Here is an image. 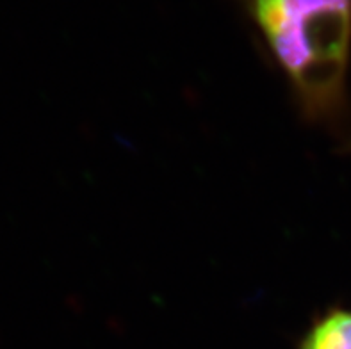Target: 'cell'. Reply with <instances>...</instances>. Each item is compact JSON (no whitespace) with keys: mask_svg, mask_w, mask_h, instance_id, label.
<instances>
[{"mask_svg":"<svg viewBox=\"0 0 351 349\" xmlns=\"http://www.w3.org/2000/svg\"><path fill=\"white\" fill-rule=\"evenodd\" d=\"M312 123L343 109L351 53V0H239Z\"/></svg>","mask_w":351,"mask_h":349,"instance_id":"cell-1","label":"cell"},{"mask_svg":"<svg viewBox=\"0 0 351 349\" xmlns=\"http://www.w3.org/2000/svg\"><path fill=\"white\" fill-rule=\"evenodd\" d=\"M298 349H351V310L332 309L317 317Z\"/></svg>","mask_w":351,"mask_h":349,"instance_id":"cell-2","label":"cell"}]
</instances>
